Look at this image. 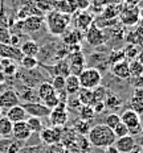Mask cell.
Returning a JSON list of instances; mask_svg holds the SVG:
<instances>
[{
  "mask_svg": "<svg viewBox=\"0 0 143 153\" xmlns=\"http://www.w3.org/2000/svg\"><path fill=\"white\" fill-rule=\"evenodd\" d=\"M93 100H94V103H97V102H103L105 100V98H106V95H107V88L105 87V86H97L95 88H93Z\"/></svg>",
  "mask_w": 143,
  "mask_h": 153,
  "instance_id": "34",
  "label": "cell"
},
{
  "mask_svg": "<svg viewBox=\"0 0 143 153\" xmlns=\"http://www.w3.org/2000/svg\"><path fill=\"white\" fill-rule=\"evenodd\" d=\"M0 61H1V58H0Z\"/></svg>",
  "mask_w": 143,
  "mask_h": 153,
  "instance_id": "54",
  "label": "cell"
},
{
  "mask_svg": "<svg viewBox=\"0 0 143 153\" xmlns=\"http://www.w3.org/2000/svg\"><path fill=\"white\" fill-rule=\"evenodd\" d=\"M79 119L85 120V122H90L95 117V112L91 106H79L78 108Z\"/></svg>",
  "mask_w": 143,
  "mask_h": 153,
  "instance_id": "27",
  "label": "cell"
},
{
  "mask_svg": "<svg viewBox=\"0 0 143 153\" xmlns=\"http://www.w3.org/2000/svg\"><path fill=\"white\" fill-rule=\"evenodd\" d=\"M23 108L25 110L28 116H33V117H48L50 114V110L46 106H44L40 102H31V103H24L21 104Z\"/></svg>",
  "mask_w": 143,
  "mask_h": 153,
  "instance_id": "8",
  "label": "cell"
},
{
  "mask_svg": "<svg viewBox=\"0 0 143 153\" xmlns=\"http://www.w3.org/2000/svg\"><path fill=\"white\" fill-rule=\"evenodd\" d=\"M17 70V66H16L15 61H11V59H1L0 61V71L4 75H13Z\"/></svg>",
  "mask_w": 143,
  "mask_h": 153,
  "instance_id": "24",
  "label": "cell"
},
{
  "mask_svg": "<svg viewBox=\"0 0 143 153\" xmlns=\"http://www.w3.org/2000/svg\"><path fill=\"white\" fill-rule=\"evenodd\" d=\"M121 117V123H123L129 129V135L134 136L141 133V116L136 112H134L133 110H125L122 112V115H119Z\"/></svg>",
  "mask_w": 143,
  "mask_h": 153,
  "instance_id": "4",
  "label": "cell"
},
{
  "mask_svg": "<svg viewBox=\"0 0 143 153\" xmlns=\"http://www.w3.org/2000/svg\"><path fill=\"white\" fill-rule=\"evenodd\" d=\"M113 132H114V135H115L117 139L123 137V136H127V135H129V129H127V127H126L123 123H119L118 126H117L115 128L113 129Z\"/></svg>",
  "mask_w": 143,
  "mask_h": 153,
  "instance_id": "40",
  "label": "cell"
},
{
  "mask_svg": "<svg viewBox=\"0 0 143 153\" xmlns=\"http://www.w3.org/2000/svg\"><path fill=\"white\" fill-rule=\"evenodd\" d=\"M141 1L142 0H122V4L127 5V7H138Z\"/></svg>",
  "mask_w": 143,
  "mask_h": 153,
  "instance_id": "45",
  "label": "cell"
},
{
  "mask_svg": "<svg viewBox=\"0 0 143 153\" xmlns=\"http://www.w3.org/2000/svg\"><path fill=\"white\" fill-rule=\"evenodd\" d=\"M46 153H64V145L61 143H57V144H52L50 148L46 151Z\"/></svg>",
  "mask_w": 143,
  "mask_h": 153,
  "instance_id": "43",
  "label": "cell"
},
{
  "mask_svg": "<svg viewBox=\"0 0 143 153\" xmlns=\"http://www.w3.org/2000/svg\"><path fill=\"white\" fill-rule=\"evenodd\" d=\"M50 85L53 86V88H55L56 92L65 90V76L55 75L53 76V79H52V82H50Z\"/></svg>",
  "mask_w": 143,
  "mask_h": 153,
  "instance_id": "39",
  "label": "cell"
},
{
  "mask_svg": "<svg viewBox=\"0 0 143 153\" xmlns=\"http://www.w3.org/2000/svg\"><path fill=\"white\" fill-rule=\"evenodd\" d=\"M40 139L41 141L48 145L57 144L62 139V128H58V127H46V128H43L40 132Z\"/></svg>",
  "mask_w": 143,
  "mask_h": 153,
  "instance_id": "7",
  "label": "cell"
},
{
  "mask_svg": "<svg viewBox=\"0 0 143 153\" xmlns=\"http://www.w3.org/2000/svg\"><path fill=\"white\" fill-rule=\"evenodd\" d=\"M12 124L5 116L0 117V136L1 137H8L12 136Z\"/></svg>",
  "mask_w": 143,
  "mask_h": 153,
  "instance_id": "28",
  "label": "cell"
},
{
  "mask_svg": "<svg viewBox=\"0 0 143 153\" xmlns=\"http://www.w3.org/2000/svg\"><path fill=\"white\" fill-rule=\"evenodd\" d=\"M69 68H70V74L78 75L82 70L85 69V63H86V58L82 54V52H77V53H72L69 57Z\"/></svg>",
  "mask_w": 143,
  "mask_h": 153,
  "instance_id": "12",
  "label": "cell"
},
{
  "mask_svg": "<svg viewBox=\"0 0 143 153\" xmlns=\"http://www.w3.org/2000/svg\"><path fill=\"white\" fill-rule=\"evenodd\" d=\"M85 38L90 45L97 46V45H102L105 42V34L101 28H98L95 24H91L90 27L86 29V34H85Z\"/></svg>",
  "mask_w": 143,
  "mask_h": 153,
  "instance_id": "10",
  "label": "cell"
},
{
  "mask_svg": "<svg viewBox=\"0 0 143 153\" xmlns=\"http://www.w3.org/2000/svg\"><path fill=\"white\" fill-rule=\"evenodd\" d=\"M139 152H141V153H143V145L141 146V148H139Z\"/></svg>",
  "mask_w": 143,
  "mask_h": 153,
  "instance_id": "52",
  "label": "cell"
},
{
  "mask_svg": "<svg viewBox=\"0 0 143 153\" xmlns=\"http://www.w3.org/2000/svg\"><path fill=\"white\" fill-rule=\"evenodd\" d=\"M20 52L25 57H37L40 53V46L36 41L27 40L23 41V44L20 45Z\"/></svg>",
  "mask_w": 143,
  "mask_h": 153,
  "instance_id": "19",
  "label": "cell"
},
{
  "mask_svg": "<svg viewBox=\"0 0 143 153\" xmlns=\"http://www.w3.org/2000/svg\"><path fill=\"white\" fill-rule=\"evenodd\" d=\"M20 65L23 66V69L25 70H34L39 66V61H37L36 57H25L23 56L20 61Z\"/></svg>",
  "mask_w": 143,
  "mask_h": 153,
  "instance_id": "33",
  "label": "cell"
},
{
  "mask_svg": "<svg viewBox=\"0 0 143 153\" xmlns=\"http://www.w3.org/2000/svg\"><path fill=\"white\" fill-rule=\"evenodd\" d=\"M119 123H121V117H119V115L113 112V114H109L106 117H105L102 124H105V126L109 127V128H111V129H114Z\"/></svg>",
  "mask_w": 143,
  "mask_h": 153,
  "instance_id": "36",
  "label": "cell"
},
{
  "mask_svg": "<svg viewBox=\"0 0 143 153\" xmlns=\"http://www.w3.org/2000/svg\"><path fill=\"white\" fill-rule=\"evenodd\" d=\"M129 71H130V78H139L143 76V65L139 63L136 59L129 62Z\"/></svg>",
  "mask_w": 143,
  "mask_h": 153,
  "instance_id": "29",
  "label": "cell"
},
{
  "mask_svg": "<svg viewBox=\"0 0 143 153\" xmlns=\"http://www.w3.org/2000/svg\"><path fill=\"white\" fill-rule=\"evenodd\" d=\"M56 94L55 88H53V86L50 85V82H41L39 85V88H37V97H39V99L41 102L46 100L48 98L53 97V95Z\"/></svg>",
  "mask_w": 143,
  "mask_h": 153,
  "instance_id": "21",
  "label": "cell"
},
{
  "mask_svg": "<svg viewBox=\"0 0 143 153\" xmlns=\"http://www.w3.org/2000/svg\"><path fill=\"white\" fill-rule=\"evenodd\" d=\"M0 58L20 62L23 58V54L20 52V48L12 46L9 44H0Z\"/></svg>",
  "mask_w": 143,
  "mask_h": 153,
  "instance_id": "11",
  "label": "cell"
},
{
  "mask_svg": "<svg viewBox=\"0 0 143 153\" xmlns=\"http://www.w3.org/2000/svg\"><path fill=\"white\" fill-rule=\"evenodd\" d=\"M91 107H93L95 115H97V114H102L103 110L106 108V107H105V103H103V102H97V103H94Z\"/></svg>",
  "mask_w": 143,
  "mask_h": 153,
  "instance_id": "44",
  "label": "cell"
},
{
  "mask_svg": "<svg viewBox=\"0 0 143 153\" xmlns=\"http://www.w3.org/2000/svg\"><path fill=\"white\" fill-rule=\"evenodd\" d=\"M123 4H109L102 12V17L106 20H114L115 17H118L121 11H122Z\"/></svg>",
  "mask_w": 143,
  "mask_h": 153,
  "instance_id": "23",
  "label": "cell"
},
{
  "mask_svg": "<svg viewBox=\"0 0 143 153\" xmlns=\"http://www.w3.org/2000/svg\"><path fill=\"white\" fill-rule=\"evenodd\" d=\"M4 74H3V73L1 71H0V83H1V82H4Z\"/></svg>",
  "mask_w": 143,
  "mask_h": 153,
  "instance_id": "49",
  "label": "cell"
},
{
  "mask_svg": "<svg viewBox=\"0 0 143 153\" xmlns=\"http://www.w3.org/2000/svg\"><path fill=\"white\" fill-rule=\"evenodd\" d=\"M66 36L64 37V41H65L66 45H74V44H79V38H81V36H79V32L78 30H72V32H65Z\"/></svg>",
  "mask_w": 143,
  "mask_h": 153,
  "instance_id": "37",
  "label": "cell"
},
{
  "mask_svg": "<svg viewBox=\"0 0 143 153\" xmlns=\"http://www.w3.org/2000/svg\"><path fill=\"white\" fill-rule=\"evenodd\" d=\"M90 128H91L90 123L85 122V120H82V119H77L73 123V129H74L79 136H86L89 133V131H90Z\"/></svg>",
  "mask_w": 143,
  "mask_h": 153,
  "instance_id": "25",
  "label": "cell"
},
{
  "mask_svg": "<svg viewBox=\"0 0 143 153\" xmlns=\"http://www.w3.org/2000/svg\"><path fill=\"white\" fill-rule=\"evenodd\" d=\"M20 104V97L15 90H5L0 94V110H9L11 107Z\"/></svg>",
  "mask_w": 143,
  "mask_h": 153,
  "instance_id": "9",
  "label": "cell"
},
{
  "mask_svg": "<svg viewBox=\"0 0 143 153\" xmlns=\"http://www.w3.org/2000/svg\"><path fill=\"white\" fill-rule=\"evenodd\" d=\"M43 23H44L43 16L31 15L25 20L21 21V25H23V30L28 32V33H36V32H39L41 29Z\"/></svg>",
  "mask_w": 143,
  "mask_h": 153,
  "instance_id": "14",
  "label": "cell"
},
{
  "mask_svg": "<svg viewBox=\"0 0 143 153\" xmlns=\"http://www.w3.org/2000/svg\"><path fill=\"white\" fill-rule=\"evenodd\" d=\"M114 146H115L119 153H130L136 146V143H135L134 136L127 135V136H123V137L117 139L115 143H114Z\"/></svg>",
  "mask_w": 143,
  "mask_h": 153,
  "instance_id": "15",
  "label": "cell"
},
{
  "mask_svg": "<svg viewBox=\"0 0 143 153\" xmlns=\"http://www.w3.org/2000/svg\"><path fill=\"white\" fill-rule=\"evenodd\" d=\"M115 135L113 129L105 124H95L90 128L88 133V141L95 148H107L115 143Z\"/></svg>",
  "mask_w": 143,
  "mask_h": 153,
  "instance_id": "1",
  "label": "cell"
},
{
  "mask_svg": "<svg viewBox=\"0 0 143 153\" xmlns=\"http://www.w3.org/2000/svg\"><path fill=\"white\" fill-rule=\"evenodd\" d=\"M81 88V85H79L78 81V75L70 74L65 78V92L68 95H74L77 94L78 90Z\"/></svg>",
  "mask_w": 143,
  "mask_h": 153,
  "instance_id": "20",
  "label": "cell"
},
{
  "mask_svg": "<svg viewBox=\"0 0 143 153\" xmlns=\"http://www.w3.org/2000/svg\"><path fill=\"white\" fill-rule=\"evenodd\" d=\"M138 45H139V46H141V48H142V49H143V37H141V40H139Z\"/></svg>",
  "mask_w": 143,
  "mask_h": 153,
  "instance_id": "50",
  "label": "cell"
},
{
  "mask_svg": "<svg viewBox=\"0 0 143 153\" xmlns=\"http://www.w3.org/2000/svg\"><path fill=\"white\" fill-rule=\"evenodd\" d=\"M110 71L114 76L119 79H129L130 78V71H129V62L127 61H121L117 63H113L110 68Z\"/></svg>",
  "mask_w": 143,
  "mask_h": 153,
  "instance_id": "18",
  "label": "cell"
},
{
  "mask_svg": "<svg viewBox=\"0 0 143 153\" xmlns=\"http://www.w3.org/2000/svg\"><path fill=\"white\" fill-rule=\"evenodd\" d=\"M21 146H23V143L21 141H17V140H13V141L9 144L8 149L5 153H19L21 149Z\"/></svg>",
  "mask_w": 143,
  "mask_h": 153,
  "instance_id": "42",
  "label": "cell"
},
{
  "mask_svg": "<svg viewBox=\"0 0 143 153\" xmlns=\"http://www.w3.org/2000/svg\"><path fill=\"white\" fill-rule=\"evenodd\" d=\"M141 135L143 136V123L141 124Z\"/></svg>",
  "mask_w": 143,
  "mask_h": 153,
  "instance_id": "51",
  "label": "cell"
},
{
  "mask_svg": "<svg viewBox=\"0 0 143 153\" xmlns=\"http://www.w3.org/2000/svg\"><path fill=\"white\" fill-rule=\"evenodd\" d=\"M136 61H138L139 63H142V65H143V49L139 50L138 56H136Z\"/></svg>",
  "mask_w": 143,
  "mask_h": 153,
  "instance_id": "48",
  "label": "cell"
},
{
  "mask_svg": "<svg viewBox=\"0 0 143 153\" xmlns=\"http://www.w3.org/2000/svg\"><path fill=\"white\" fill-rule=\"evenodd\" d=\"M55 70H56V75H61V76H68L70 75V68H69V63L65 59H61L57 65H55Z\"/></svg>",
  "mask_w": 143,
  "mask_h": 153,
  "instance_id": "32",
  "label": "cell"
},
{
  "mask_svg": "<svg viewBox=\"0 0 143 153\" xmlns=\"http://www.w3.org/2000/svg\"><path fill=\"white\" fill-rule=\"evenodd\" d=\"M77 25H78V28L79 29H82V30H86L89 27H90L91 24H93V16L91 15H89L86 13V12H82L81 15L78 16V19H77Z\"/></svg>",
  "mask_w": 143,
  "mask_h": 153,
  "instance_id": "30",
  "label": "cell"
},
{
  "mask_svg": "<svg viewBox=\"0 0 143 153\" xmlns=\"http://www.w3.org/2000/svg\"><path fill=\"white\" fill-rule=\"evenodd\" d=\"M119 20L126 27L136 25L141 20V9L138 7H127V5L123 4L122 11L119 13Z\"/></svg>",
  "mask_w": 143,
  "mask_h": 153,
  "instance_id": "6",
  "label": "cell"
},
{
  "mask_svg": "<svg viewBox=\"0 0 143 153\" xmlns=\"http://www.w3.org/2000/svg\"><path fill=\"white\" fill-rule=\"evenodd\" d=\"M136 81H135V88H139V87H143V76H139V78H135Z\"/></svg>",
  "mask_w": 143,
  "mask_h": 153,
  "instance_id": "46",
  "label": "cell"
},
{
  "mask_svg": "<svg viewBox=\"0 0 143 153\" xmlns=\"http://www.w3.org/2000/svg\"><path fill=\"white\" fill-rule=\"evenodd\" d=\"M49 122L52 124V127H58L62 128L69 119V114H68V106L65 103H60L57 107H55L53 110H50L49 114Z\"/></svg>",
  "mask_w": 143,
  "mask_h": 153,
  "instance_id": "5",
  "label": "cell"
},
{
  "mask_svg": "<svg viewBox=\"0 0 143 153\" xmlns=\"http://www.w3.org/2000/svg\"><path fill=\"white\" fill-rule=\"evenodd\" d=\"M12 136H13V140L24 143L27 140H29L32 132L25 122H19V123H13V126H12Z\"/></svg>",
  "mask_w": 143,
  "mask_h": 153,
  "instance_id": "13",
  "label": "cell"
},
{
  "mask_svg": "<svg viewBox=\"0 0 143 153\" xmlns=\"http://www.w3.org/2000/svg\"><path fill=\"white\" fill-rule=\"evenodd\" d=\"M74 153H81V152H74Z\"/></svg>",
  "mask_w": 143,
  "mask_h": 153,
  "instance_id": "53",
  "label": "cell"
},
{
  "mask_svg": "<svg viewBox=\"0 0 143 153\" xmlns=\"http://www.w3.org/2000/svg\"><path fill=\"white\" fill-rule=\"evenodd\" d=\"M11 33L7 27H0V44H9Z\"/></svg>",
  "mask_w": 143,
  "mask_h": 153,
  "instance_id": "41",
  "label": "cell"
},
{
  "mask_svg": "<svg viewBox=\"0 0 143 153\" xmlns=\"http://www.w3.org/2000/svg\"><path fill=\"white\" fill-rule=\"evenodd\" d=\"M69 23H70V16L66 13L53 11L46 16V27L55 36H62L68 29Z\"/></svg>",
  "mask_w": 143,
  "mask_h": 153,
  "instance_id": "2",
  "label": "cell"
},
{
  "mask_svg": "<svg viewBox=\"0 0 143 153\" xmlns=\"http://www.w3.org/2000/svg\"><path fill=\"white\" fill-rule=\"evenodd\" d=\"M5 117L13 124V123H19V122H25V120L28 119V115L23 108V106L17 104V106H13L9 108V110H7Z\"/></svg>",
  "mask_w": 143,
  "mask_h": 153,
  "instance_id": "16",
  "label": "cell"
},
{
  "mask_svg": "<svg viewBox=\"0 0 143 153\" xmlns=\"http://www.w3.org/2000/svg\"><path fill=\"white\" fill-rule=\"evenodd\" d=\"M77 99L79 102L81 106H93L94 100H93V91L88 90V88H79L78 92L76 94Z\"/></svg>",
  "mask_w": 143,
  "mask_h": 153,
  "instance_id": "22",
  "label": "cell"
},
{
  "mask_svg": "<svg viewBox=\"0 0 143 153\" xmlns=\"http://www.w3.org/2000/svg\"><path fill=\"white\" fill-rule=\"evenodd\" d=\"M78 81L82 88L93 90V88L101 85L102 74L97 68H85L78 74Z\"/></svg>",
  "mask_w": 143,
  "mask_h": 153,
  "instance_id": "3",
  "label": "cell"
},
{
  "mask_svg": "<svg viewBox=\"0 0 143 153\" xmlns=\"http://www.w3.org/2000/svg\"><path fill=\"white\" fill-rule=\"evenodd\" d=\"M105 149H106V153H119L118 151H117L115 146H114V144L110 145V146H107V148H105Z\"/></svg>",
  "mask_w": 143,
  "mask_h": 153,
  "instance_id": "47",
  "label": "cell"
},
{
  "mask_svg": "<svg viewBox=\"0 0 143 153\" xmlns=\"http://www.w3.org/2000/svg\"><path fill=\"white\" fill-rule=\"evenodd\" d=\"M139 50H141V49H139V46H136L135 44H129V45L123 49L126 61L130 62V61H134V59H136V56H138Z\"/></svg>",
  "mask_w": 143,
  "mask_h": 153,
  "instance_id": "31",
  "label": "cell"
},
{
  "mask_svg": "<svg viewBox=\"0 0 143 153\" xmlns=\"http://www.w3.org/2000/svg\"><path fill=\"white\" fill-rule=\"evenodd\" d=\"M107 61H109L110 65H113V63H117V62H121V61H126L123 49L113 50V52L109 54V57H107Z\"/></svg>",
  "mask_w": 143,
  "mask_h": 153,
  "instance_id": "38",
  "label": "cell"
},
{
  "mask_svg": "<svg viewBox=\"0 0 143 153\" xmlns=\"http://www.w3.org/2000/svg\"><path fill=\"white\" fill-rule=\"evenodd\" d=\"M27 126L29 127L31 132L32 133H40L41 129L44 128L43 126V122H41L40 117H33V116H28V119L25 120Z\"/></svg>",
  "mask_w": 143,
  "mask_h": 153,
  "instance_id": "26",
  "label": "cell"
},
{
  "mask_svg": "<svg viewBox=\"0 0 143 153\" xmlns=\"http://www.w3.org/2000/svg\"><path fill=\"white\" fill-rule=\"evenodd\" d=\"M103 103H105V107H106V108H118L119 104H121V100H119V98L117 97L115 94L107 92V95H106V98H105Z\"/></svg>",
  "mask_w": 143,
  "mask_h": 153,
  "instance_id": "35",
  "label": "cell"
},
{
  "mask_svg": "<svg viewBox=\"0 0 143 153\" xmlns=\"http://www.w3.org/2000/svg\"><path fill=\"white\" fill-rule=\"evenodd\" d=\"M130 110H133L141 116L143 114V87L135 88L131 99H130Z\"/></svg>",
  "mask_w": 143,
  "mask_h": 153,
  "instance_id": "17",
  "label": "cell"
}]
</instances>
